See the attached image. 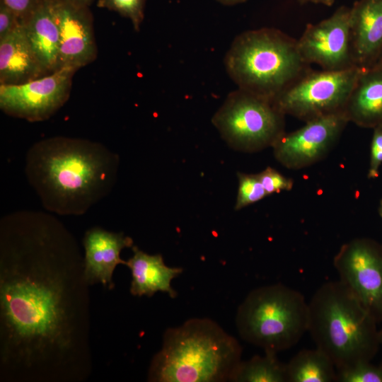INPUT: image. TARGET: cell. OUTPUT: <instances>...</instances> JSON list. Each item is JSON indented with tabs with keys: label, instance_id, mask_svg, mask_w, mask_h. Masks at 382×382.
I'll use <instances>...</instances> for the list:
<instances>
[{
	"label": "cell",
	"instance_id": "6da1fadb",
	"mask_svg": "<svg viewBox=\"0 0 382 382\" xmlns=\"http://www.w3.org/2000/svg\"><path fill=\"white\" fill-rule=\"evenodd\" d=\"M90 285L77 241L56 219L0 226V381L84 382L91 375Z\"/></svg>",
	"mask_w": 382,
	"mask_h": 382
},
{
	"label": "cell",
	"instance_id": "7a4b0ae2",
	"mask_svg": "<svg viewBox=\"0 0 382 382\" xmlns=\"http://www.w3.org/2000/svg\"><path fill=\"white\" fill-rule=\"evenodd\" d=\"M117 161L102 145L53 137L30 149L27 173L45 206L60 214H81L110 190Z\"/></svg>",
	"mask_w": 382,
	"mask_h": 382
},
{
	"label": "cell",
	"instance_id": "3957f363",
	"mask_svg": "<svg viewBox=\"0 0 382 382\" xmlns=\"http://www.w3.org/2000/svg\"><path fill=\"white\" fill-rule=\"evenodd\" d=\"M238 341L209 318H191L168 328L151 359V382L231 381L241 360Z\"/></svg>",
	"mask_w": 382,
	"mask_h": 382
},
{
	"label": "cell",
	"instance_id": "277c9868",
	"mask_svg": "<svg viewBox=\"0 0 382 382\" xmlns=\"http://www.w3.org/2000/svg\"><path fill=\"white\" fill-rule=\"evenodd\" d=\"M377 323L340 280L322 284L308 302V332L336 369L371 361L380 345Z\"/></svg>",
	"mask_w": 382,
	"mask_h": 382
},
{
	"label": "cell",
	"instance_id": "5b68a950",
	"mask_svg": "<svg viewBox=\"0 0 382 382\" xmlns=\"http://www.w3.org/2000/svg\"><path fill=\"white\" fill-rule=\"evenodd\" d=\"M224 66L238 88L272 102L311 70L297 40L273 28L237 35L224 57Z\"/></svg>",
	"mask_w": 382,
	"mask_h": 382
},
{
	"label": "cell",
	"instance_id": "8992f818",
	"mask_svg": "<svg viewBox=\"0 0 382 382\" xmlns=\"http://www.w3.org/2000/svg\"><path fill=\"white\" fill-rule=\"evenodd\" d=\"M308 302L282 284L252 290L239 306L236 326L245 342L279 352L296 345L308 332Z\"/></svg>",
	"mask_w": 382,
	"mask_h": 382
},
{
	"label": "cell",
	"instance_id": "52a82bcc",
	"mask_svg": "<svg viewBox=\"0 0 382 382\" xmlns=\"http://www.w3.org/2000/svg\"><path fill=\"white\" fill-rule=\"evenodd\" d=\"M285 115L272 101L238 88L230 93L212 117V124L235 149L255 152L285 132Z\"/></svg>",
	"mask_w": 382,
	"mask_h": 382
},
{
	"label": "cell",
	"instance_id": "ba28073f",
	"mask_svg": "<svg viewBox=\"0 0 382 382\" xmlns=\"http://www.w3.org/2000/svg\"><path fill=\"white\" fill-rule=\"evenodd\" d=\"M361 67L309 70L280 93L274 105L285 115L309 120L343 112Z\"/></svg>",
	"mask_w": 382,
	"mask_h": 382
},
{
	"label": "cell",
	"instance_id": "9c48e42d",
	"mask_svg": "<svg viewBox=\"0 0 382 382\" xmlns=\"http://www.w3.org/2000/svg\"><path fill=\"white\" fill-rule=\"evenodd\" d=\"M333 265L339 280L377 322L382 321V243L354 238L340 247Z\"/></svg>",
	"mask_w": 382,
	"mask_h": 382
},
{
	"label": "cell",
	"instance_id": "30bf717a",
	"mask_svg": "<svg viewBox=\"0 0 382 382\" xmlns=\"http://www.w3.org/2000/svg\"><path fill=\"white\" fill-rule=\"evenodd\" d=\"M76 72L59 69L18 85H0V108L7 115L30 122L48 119L68 100Z\"/></svg>",
	"mask_w": 382,
	"mask_h": 382
},
{
	"label": "cell",
	"instance_id": "8fae6325",
	"mask_svg": "<svg viewBox=\"0 0 382 382\" xmlns=\"http://www.w3.org/2000/svg\"><path fill=\"white\" fill-rule=\"evenodd\" d=\"M349 121L344 112L318 117L291 132H284L272 146L275 158L284 167L299 170L325 158Z\"/></svg>",
	"mask_w": 382,
	"mask_h": 382
},
{
	"label": "cell",
	"instance_id": "7c38bea8",
	"mask_svg": "<svg viewBox=\"0 0 382 382\" xmlns=\"http://www.w3.org/2000/svg\"><path fill=\"white\" fill-rule=\"evenodd\" d=\"M349 14L350 8L342 6L330 17L307 25L297 45L308 64L328 71L357 66L351 50Z\"/></svg>",
	"mask_w": 382,
	"mask_h": 382
},
{
	"label": "cell",
	"instance_id": "4fadbf2b",
	"mask_svg": "<svg viewBox=\"0 0 382 382\" xmlns=\"http://www.w3.org/2000/svg\"><path fill=\"white\" fill-rule=\"evenodd\" d=\"M48 1L59 30L58 70L76 72L97 58L92 12L64 0Z\"/></svg>",
	"mask_w": 382,
	"mask_h": 382
},
{
	"label": "cell",
	"instance_id": "5bb4252c",
	"mask_svg": "<svg viewBox=\"0 0 382 382\" xmlns=\"http://www.w3.org/2000/svg\"><path fill=\"white\" fill-rule=\"evenodd\" d=\"M84 247V274L88 284H101L111 290L114 288L113 272L120 264L126 265L120 253L132 248L133 240L123 233H115L94 227L88 230L83 239Z\"/></svg>",
	"mask_w": 382,
	"mask_h": 382
},
{
	"label": "cell",
	"instance_id": "9a60e30c",
	"mask_svg": "<svg viewBox=\"0 0 382 382\" xmlns=\"http://www.w3.org/2000/svg\"><path fill=\"white\" fill-rule=\"evenodd\" d=\"M349 25L354 64H374L382 52V0L357 1L350 8Z\"/></svg>",
	"mask_w": 382,
	"mask_h": 382
},
{
	"label": "cell",
	"instance_id": "2e32d148",
	"mask_svg": "<svg viewBox=\"0 0 382 382\" xmlns=\"http://www.w3.org/2000/svg\"><path fill=\"white\" fill-rule=\"evenodd\" d=\"M343 112L359 127H382V62L361 67Z\"/></svg>",
	"mask_w": 382,
	"mask_h": 382
},
{
	"label": "cell",
	"instance_id": "e0dca14e",
	"mask_svg": "<svg viewBox=\"0 0 382 382\" xmlns=\"http://www.w3.org/2000/svg\"><path fill=\"white\" fill-rule=\"evenodd\" d=\"M51 73L32 48L22 24L0 39V85H18Z\"/></svg>",
	"mask_w": 382,
	"mask_h": 382
},
{
	"label": "cell",
	"instance_id": "ac0fdd59",
	"mask_svg": "<svg viewBox=\"0 0 382 382\" xmlns=\"http://www.w3.org/2000/svg\"><path fill=\"white\" fill-rule=\"evenodd\" d=\"M133 255L126 260L131 270L130 293L135 296H152L158 291L167 293L175 298L177 292L171 281L183 272L180 267L167 266L161 254L150 255L132 246Z\"/></svg>",
	"mask_w": 382,
	"mask_h": 382
},
{
	"label": "cell",
	"instance_id": "d6986e66",
	"mask_svg": "<svg viewBox=\"0 0 382 382\" xmlns=\"http://www.w3.org/2000/svg\"><path fill=\"white\" fill-rule=\"evenodd\" d=\"M21 24L42 64L51 74L58 71L59 30L48 0H42Z\"/></svg>",
	"mask_w": 382,
	"mask_h": 382
},
{
	"label": "cell",
	"instance_id": "ffe728a7",
	"mask_svg": "<svg viewBox=\"0 0 382 382\" xmlns=\"http://www.w3.org/2000/svg\"><path fill=\"white\" fill-rule=\"evenodd\" d=\"M287 382H332L337 369L330 358L318 348L302 349L286 364Z\"/></svg>",
	"mask_w": 382,
	"mask_h": 382
},
{
	"label": "cell",
	"instance_id": "44dd1931",
	"mask_svg": "<svg viewBox=\"0 0 382 382\" xmlns=\"http://www.w3.org/2000/svg\"><path fill=\"white\" fill-rule=\"evenodd\" d=\"M276 352L265 351L262 356L255 355L241 361L231 381L287 382L286 366L277 358Z\"/></svg>",
	"mask_w": 382,
	"mask_h": 382
},
{
	"label": "cell",
	"instance_id": "7402d4cb",
	"mask_svg": "<svg viewBox=\"0 0 382 382\" xmlns=\"http://www.w3.org/2000/svg\"><path fill=\"white\" fill-rule=\"evenodd\" d=\"M238 188L235 209L238 210L266 197V193L257 174L238 173Z\"/></svg>",
	"mask_w": 382,
	"mask_h": 382
},
{
	"label": "cell",
	"instance_id": "603a6c76",
	"mask_svg": "<svg viewBox=\"0 0 382 382\" xmlns=\"http://www.w3.org/2000/svg\"><path fill=\"white\" fill-rule=\"evenodd\" d=\"M339 382H382V364L376 366L370 361H361L337 369Z\"/></svg>",
	"mask_w": 382,
	"mask_h": 382
},
{
	"label": "cell",
	"instance_id": "cb8c5ba5",
	"mask_svg": "<svg viewBox=\"0 0 382 382\" xmlns=\"http://www.w3.org/2000/svg\"><path fill=\"white\" fill-rule=\"evenodd\" d=\"M146 0H98L97 6L115 11L129 19L135 31L140 30Z\"/></svg>",
	"mask_w": 382,
	"mask_h": 382
},
{
	"label": "cell",
	"instance_id": "d4e9b609",
	"mask_svg": "<svg viewBox=\"0 0 382 382\" xmlns=\"http://www.w3.org/2000/svg\"><path fill=\"white\" fill-rule=\"evenodd\" d=\"M257 175L267 195L290 191L294 187L292 178L283 175L272 167H267Z\"/></svg>",
	"mask_w": 382,
	"mask_h": 382
},
{
	"label": "cell",
	"instance_id": "484cf974",
	"mask_svg": "<svg viewBox=\"0 0 382 382\" xmlns=\"http://www.w3.org/2000/svg\"><path fill=\"white\" fill-rule=\"evenodd\" d=\"M373 130L367 173L369 179H376L379 176V169L382 164V127L374 128Z\"/></svg>",
	"mask_w": 382,
	"mask_h": 382
},
{
	"label": "cell",
	"instance_id": "4316f807",
	"mask_svg": "<svg viewBox=\"0 0 382 382\" xmlns=\"http://www.w3.org/2000/svg\"><path fill=\"white\" fill-rule=\"evenodd\" d=\"M21 23L16 14L0 1V39L13 32Z\"/></svg>",
	"mask_w": 382,
	"mask_h": 382
},
{
	"label": "cell",
	"instance_id": "83f0119b",
	"mask_svg": "<svg viewBox=\"0 0 382 382\" xmlns=\"http://www.w3.org/2000/svg\"><path fill=\"white\" fill-rule=\"evenodd\" d=\"M18 17L21 23L25 21L35 11L42 0H0Z\"/></svg>",
	"mask_w": 382,
	"mask_h": 382
},
{
	"label": "cell",
	"instance_id": "f1b7e54d",
	"mask_svg": "<svg viewBox=\"0 0 382 382\" xmlns=\"http://www.w3.org/2000/svg\"><path fill=\"white\" fill-rule=\"evenodd\" d=\"M301 4L306 3H313V4H320L325 6H332L335 0H298Z\"/></svg>",
	"mask_w": 382,
	"mask_h": 382
},
{
	"label": "cell",
	"instance_id": "f546056e",
	"mask_svg": "<svg viewBox=\"0 0 382 382\" xmlns=\"http://www.w3.org/2000/svg\"><path fill=\"white\" fill-rule=\"evenodd\" d=\"M70 4H72L79 6H88L89 7L94 0H64Z\"/></svg>",
	"mask_w": 382,
	"mask_h": 382
},
{
	"label": "cell",
	"instance_id": "4dcf8cb0",
	"mask_svg": "<svg viewBox=\"0 0 382 382\" xmlns=\"http://www.w3.org/2000/svg\"><path fill=\"white\" fill-rule=\"evenodd\" d=\"M216 1L224 5L232 6V5L243 3L246 1L247 0H216Z\"/></svg>",
	"mask_w": 382,
	"mask_h": 382
},
{
	"label": "cell",
	"instance_id": "1f68e13d",
	"mask_svg": "<svg viewBox=\"0 0 382 382\" xmlns=\"http://www.w3.org/2000/svg\"><path fill=\"white\" fill-rule=\"evenodd\" d=\"M378 211V214L382 218V199L380 201Z\"/></svg>",
	"mask_w": 382,
	"mask_h": 382
},
{
	"label": "cell",
	"instance_id": "d6a6232c",
	"mask_svg": "<svg viewBox=\"0 0 382 382\" xmlns=\"http://www.w3.org/2000/svg\"><path fill=\"white\" fill-rule=\"evenodd\" d=\"M378 340H379L380 345H382V329L380 331H378Z\"/></svg>",
	"mask_w": 382,
	"mask_h": 382
},
{
	"label": "cell",
	"instance_id": "836d02e7",
	"mask_svg": "<svg viewBox=\"0 0 382 382\" xmlns=\"http://www.w3.org/2000/svg\"><path fill=\"white\" fill-rule=\"evenodd\" d=\"M378 61L382 62V52H381V55H380V57H379V59H378ZM378 61H377V62H378Z\"/></svg>",
	"mask_w": 382,
	"mask_h": 382
}]
</instances>
